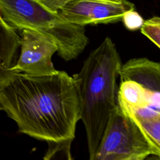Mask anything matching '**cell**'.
Masks as SVG:
<instances>
[{
	"mask_svg": "<svg viewBox=\"0 0 160 160\" xmlns=\"http://www.w3.org/2000/svg\"><path fill=\"white\" fill-rule=\"evenodd\" d=\"M0 109L21 132L47 142L44 159L58 155L72 159L71 145L81 120L79 88L73 75L58 70L39 76L0 71Z\"/></svg>",
	"mask_w": 160,
	"mask_h": 160,
	"instance_id": "cell-1",
	"label": "cell"
},
{
	"mask_svg": "<svg viewBox=\"0 0 160 160\" xmlns=\"http://www.w3.org/2000/svg\"><path fill=\"white\" fill-rule=\"evenodd\" d=\"M122 66L115 44L107 37L90 53L81 71L73 75L78 84L81 120L86 132L90 160H93L118 106L117 79Z\"/></svg>",
	"mask_w": 160,
	"mask_h": 160,
	"instance_id": "cell-2",
	"label": "cell"
},
{
	"mask_svg": "<svg viewBox=\"0 0 160 160\" xmlns=\"http://www.w3.org/2000/svg\"><path fill=\"white\" fill-rule=\"evenodd\" d=\"M0 12L18 30L35 31L52 39L66 61L76 59L89 42L84 26L68 21L40 0H0Z\"/></svg>",
	"mask_w": 160,
	"mask_h": 160,
	"instance_id": "cell-3",
	"label": "cell"
},
{
	"mask_svg": "<svg viewBox=\"0 0 160 160\" xmlns=\"http://www.w3.org/2000/svg\"><path fill=\"white\" fill-rule=\"evenodd\" d=\"M152 154L140 128L118 102L93 160H142Z\"/></svg>",
	"mask_w": 160,
	"mask_h": 160,
	"instance_id": "cell-4",
	"label": "cell"
},
{
	"mask_svg": "<svg viewBox=\"0 0 160 160\" xmlns=\"http://www.w3.org/2000/svg\"><path fill=\"white\" fill-rule=\"evenodd\" d=\"M64 19L78 25H96L122 21L124 13L134 9L127 0L119 2L99 0H40Z\"/></svg>",
	"mask_w": 160,
	"mask_h": 160,
	"instance_id": "cell-5",
	"label": "cell"
},
{
	"mask_svg": "<svg viewBox=\"0 0 160 160\" xmlns=\"http://www.w3.org/2000/svg\"><path fill=\"white\" fill-rule=\"evenodd\" d=\"M21 36V54L11 70L36 76L58 71L53 66L52 57L58 47L52 39L29 29L22 30Z\"/></svg>",
	"mask_w": 160,
	"mask_h": 160,
	"instance_id": "cell-6",
	"label": "cell"
},
{
	"mask_svg": "<svg viewBox=\"0 0 160 160\" xmlns=\"http://www.w3.org/2000/svg\"><path fill=\"white\" fill-rule=\"evenodd\" d=\"M121 81L132 80L148 91L160 93V62L146 58H133L122 64Z\"/></svg>",
	"mask_w": 160,
	"mask_h": 160,
	"instance_id": "cell-7",
	"label": "cell"
},
{
	"mask_svg": "<svg viewBox=\"0 0 160 160\" xmlns=\"http://www.w3.org/2000/svg\"><path fill=\"white\" fill-rule=\"evenodd\" d=\"M121 108L140 128L153 155L160 157V105L149 104L138 108Z\"/></svg>",
	"mask_w": 160,
	"mask_h": 160,
	"instance_id": "cell-8",
	"label": "cell"
},
{
	"mask_svg": "<svg viewBox=\"0 0 160 160\" xmlns=\"http://www.w3.org/2000/svg\"><path fill=\"white\" fill-rule=\"evenodd\" d=\"M1 19L0 71L7 70L14 65L17 50L21 45V36L14 28L2 18Z\"/></svg>",
	"mask_w": 160,
	"mask_h": 160,
	"instance_id": "cell-9",
	"label": "cell"
},
{
	"mask_svg": "<svg viewBox=\"0 0 160 160\" xmlns=\"http://www.w3.org/2000/svg\"><path fill=\"white\" fill-rule=\"evenodd\" d=\"M118 102L123 108H138L150 104L148 91L132 80L121 81L118 91Z\"/></svg>",
	"mask_w": 160,
	"mask_h": 160,
	"instance_id": "cell-10",
	"label": "cell"
},
{
	"mask_svg": "<svg viewBox=\"0 0 160 160\" xmlns=\"http://www.w3.org/2000/svg\"><path fill=\"white\" fill-rule=\"evenodd\" d=\"M141 32L160 48V16H153L146 20Z\"/></svg>",
	"mask_w": 160,
	"mask_h": 160,
	"instance_id": "cell-11",
	"label": "cell"
},
{
	"mask_svg": "<svg viewBox=\"0 0 160 160\" xmlns=\"http://www.w3.org/2000/svg\"><path fill=\"white\" fill-rule=\"evenodd\" d=\"M134 9L126 12L122 19V21L126 28L130 31L141 29L145 21L142 17Z\"/></svg>",
	"mask_w": 160,
	"mask_h": 160,
	"instance_id": "cell-12",
	"label": "cell"
},
{
	"mask_svg": "<svg viewBox=\"0 0 160 160\" xmlns=\"http://www.w3.org/2000/svg\"><path fill=\"white\" fill-rule=\"evenodd\" d=\"M99 1H107V2H119L122 1L123 0H99Z\"/></svg>",
	"mask_w": 160,
	"mask_h": 160,
	"instance_id": "cell-13",
	"label": "cell"
}]
</instances>
